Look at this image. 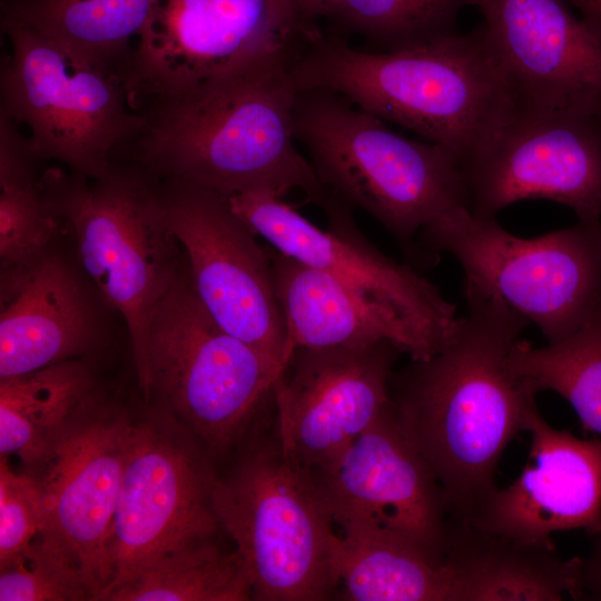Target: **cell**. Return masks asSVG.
Wrapping results in <instances>:
<instances>
[{"instance_id": "5b68a950", "label": "cell", "mask_w": 601, "mask_h": 601, "mask_svg": "<svg viewBox=\"0 0 601 601\" xmlns=\"http://www.w3.org/2000/svg\"><path fill=\"white\" fill-rule=\"evenodd\" d=\"M218 523L242 555L253 600L321 601L335 595L336 531L315 480L283 450L274 426L256 434L215 475Z\"/></svg>"}, {"instance_id": "d4e9b609", "label": "cell", "mask_w": 601, "mask_h": 601, "mask_svg": "<svg viewBox=\"0 0 601 601\" xmlns=\"http://www.w3.org/2000/svg\"><path fill=\"white\" fill-rule=\"evenodd\" d=\"M93 393L83 359L0 378L1 456L36 465Z\"/></svg>"}, {"instance_id": "ac0fdd59", "label": "cell", "mask_w": 601, "mask_h": 601, "mask_svg": "<svg viewBox=\"0 0 601 601\" xmlns=\"http://www.w3.org/2000/svg\"><path fill=\"white\" fill-rule=\"evenodd\" d=\"M516 106L601 119V33L565 0H477Z\"/></svg>"}, {"instance_id": "7a4b0ae2", "label": "cell", "mask_w": 601, "mask_h": 601, "mask_svg": "<svg viewBox=\"0 0 601 601\" xmlns=\"http://www.w3.org/2000/svg\"><path fill=\"white\" fill-rule=\"evenodd\" d=\"M463 294L469 309L456 336L432 356L394 370L390 394L452 518L470 522L496 489L501 456L526 430L536 393L510 366L530 322L495 296Z\"/></svg>"}, {"instance_id": "9c48e42d", "label": "cell", "mask_w": 601, "mask_h": 601, "mask_svg": "<svg viewBox=\"0 0 601 601\" xmlns=\"http://www.w3.org/2000/svg\"><path fill=\"white\" fill-rule=\"evenodd\" d=\"M1 26L11 53L1 68L0 112L27 127L40 160L59 161L87 178L106 175L144 125L124 82L73 65L30 28Z\"/></svg>"}, {"instance_id": "e0dca14e", "label": "cell", "mask_w": 601, "mask_h": 601, "mask_svg": "<svg viewBox=\"0 0 601 601\" xmlns=\"http://www.w3.org/2000/svg\"><path fill=\"white\" fill-rule=\"evenodd\" d=\"M312 475L336 533H388L444 556L450 505L393 404L333 465Z\"/></svg>"}, {"instance_id": "4fadbf2b", "label": "cell", "mask_w": 601, "mask_h": 601, "mask_svg": "<svg viewBox=\"0 0 601 601\" xmlns=\"http://www.w3.org/2000/svg\"><path fill=\"white\" fill-rule=\"evenodd\" d=\"M463 170L474 216L542 198L601 223L600 118L516 106Z\"/></svg>"}, {"instance_id": "ffe728a7", "label": "cell", "mask_w": 601, "mask_h": 601, "mask_svg": "<svg viewBox=\"0 0 601 601\" xmlns=\"http://www.w3.org/2000/svg\"><path fill=\"white\" fill-rule=\"evenodd\" d=\"M99 336L92 303L62 257L48 252L1 277L0 378L82 359Z\"/></svg>"}, {"instance_id": "cb8c5ba5", "label": "cell", "mask_w": 601, "mask_h": 601, "mask_svg": "<svg viewBox=\"0 0 601 601\" xmlns=\"http://www.w3.org/2000/svg\"><path fill=\"white\" fill-rule=\"evenodd\" d=\"M333 568L342 599L450 601L451 572L443 556L388 533H336Z\"/></svg>"}, {"instance_id": "8992f818", "label": "cell", "mask_w": 601, "mask_h": 601, "mask_svg": "<svg viewBox=\"0 0 601 601\" xmlns=\"http://www.w3.org/2000/svg\"><path fill=\"white\" fill-rule=\"evenodd\" d=\"M151 177L142 167L115 164L98 178L58 168L43 174L47 198L71 229L82 269L126 323L138 377L149 323L186 264L162 188Z\"/></svg>"}, {"instance_id": "5bb4252c", "label": "cell", "mask_w": 601, "mask_h": 601, "mask_svg": "<svg viewBox=\"0 0 601 601\" xmlns=\"http://www.w3.org/2000/svg\"><path fill=\"white\" fill-rule=\"evenodd\" d=\"M316 31L295 0H160L137 42L125 87L137 108Z\"/></svg>"}, {"instance_id": "d6986e66", "label": "cell", "mask_w": 601, "mask_h": 601, "mask_svg": "<svg viewBox=\"0 0 601 601\" xmlns=\"http://www.w3.org/2000/svg\"><path fill=\"white\" fill-rule=\"evenodd\" d=\"M530 460L508 487L495 489L467 523L522 543L555 549L552 534L601 535V437L582 440L550 426L538 411L526 423Z\"/></svg>"}, {"instance_id": "44dd1931", "label": "cell", "mask_w": 601, "mask_h": 601, "mask_svg": "<svg viewBox=\"0 0 601 601\" xmlns=\"http://www.w3.org/2000/svg\"><path fill=\"white\" fill-rule=\"evenodd\" d=\"M286 328L285 362L298 347H363L387 341L410 359L425 358L413 334L347 285L267 247Z\"/></svg>"}, {"instance_id": "ba28073f", "label": "cell", "mask_w": 601, "mask_h": 601, "mask_svg": "<svg viewBox=\"0 0 601 601\" xmlns=\"http://www.w3.org/2000/svg\"><path fill=\"white\" fill-rule=\"evenodd\" d=\"M423 259L453 256L463 289L495 296L541 331L548 344L581 327L601 305V223L519 237L495 218L452 209L417 236Z\"/></svg>"}, {"instance_id": "83f0119b", "label": "cell", "mask_w": 601, "mask_h": 601, "mask_svg": "<svg viewBox=\"0 0 601 601\" xmlns=\"http://www.w3.org/2000/svg\"><path fill=\"white\" fill-rule=\"evenodd\" d=\"M510 366L531 388L565 398L583 427L601 436V305L568 337L533 347L520 338Z\"/></svg>"}, {"instance_id": "2e32d148", "label": "cell", "mask_w": 601, "mask_h": 601, "mask_svg": "<svg viewBox=\"0 0 601 601\" xmlns=\"http://www.w3.org/2000/svg\"><path fill=\"white\" fill-rule=\"evenodd\" d=\"M132 426L125 411L93 393L28 469L40 487L45 530L76 558L92 600L112 580L108 545Z\"/></svg>"}, {"instance_id": "3957f363", "label": "cell", "mask_w": 601, "mask_h": 601, "mask_svg": "<svg viewBox=\"0 0 601 601\" xmlns=\"http://www.w3.org/2000/svg\"><path fill=\"white\" fill-rule=\"evenodd\" d=\"M299 89L335 91L378 118L452 150L462 166L516 107L483 23L392 51L318 31L294 66Z\"/></svg>"}, {"instance_id": "30bf717a", "label": "cell", "mask_w": 601, "mask_h": 601, "mask_svg": "<svg viewBox=\"0 0 601 601\" xmlns=\"http://www.w3.org/2000/svg\"><path fill=\"white\" fill-rule=\"evenodd\" d=\"M233 210L273 248L337 278L401 324L425 358L444 348L464 317L430 280L383 254L359 231L352 208L337 196L323 210L327 229L312 224L282 197L247 190L228 197Z\"/></svg>"}, {"instance_id": "8fae6325", "label": "cell", "mask_w": 601, "mask_h": 601, "mask_svg": "<svg viewBox=\"0 0 601 601\" xmlns=\"http://www.w3.org/2000/svg\"><path fill=\"white\" fill-rule=\"evenodd\" d=\"M207 454L162 413L134 423L108 545L111 583L155 555L221 531Z\"/></svg>"}, {"instance_id": "9a60e30c", "label": "cell", "mask_w": 601, "mask_h": 601, "mask_svg": "<svg viewBox=\"0 0 601 601\" xmlns=\"http://www.w3.org/2000/svg\"><path fill=\"white\" fill-rule=\"evenodd\" d=\"M400 354L387 341L295 348L273 386V426L286 454L312 474L333 465L392 406Z\"/></svg>"}, {"instance_id": "52a82bcc", "label": "cell", "mask_w": 601, "mask_h": 601, "mask_svg": "<svg viewBox=\"0 0 601 601\" xmlns=\"http://www.w3.org/2000/svg\"><path fill=\"white\" fill-rule=\"evenodd\" d=\"M283 367L211 317L186 263L149 323L138 383L148 404L221 454L269 403Z\"/></svg>"}, {"instance_id": "484cf974", "label": "cell", "mask_w": 601, "mask_h": 601, "mask_svg": "<svg viewBox=\"0 0 601 601\" xmlns=\"http://www.w3.org/2000/svg\"><path fill=\"white\" fill-rule=\"evenodd\" d=\"M102 601L253 600L249 574L239 552L217 536L155 555L115 580Z\"/></svg>"}, {"instance_id": "603a6c76", "label": "cell", "mask_w": 601, "mask_h": 601, "mask_svg": "<svg viewBox=\"0 0 601 601\" xmlns=\"http://www.w3.org/2000/svg\"><path fill=\"white\" fill-rule=\"evenodd\" d=\"M160 0H1V21L53 42L76 66L122 82ZM125 85V83H124Z\"/></svg>"}, {"instance_id": "7402d4cb", "label": "cell", "mask_w": 601, "mask_h": 601, "mask_svg": "<svg viewBox=\"0 0 601 601\" xmlns=\"http://www.w3.org/2000/svg\"><path fill=\"white\" fill-rule=\"evenodd\" d=\"M451 572L450 601L575 600L581 558L522 543L452 518L444 554Z\"/></svg>"}, {"instance_id": "1f68e13d", "label": "cell", "mask_w": 601, "mask_h": 601, "mask_svg": "<svg viewBox=\"0 0 601 601\" xmlns=\"http://www.w3.org/2000/svg\"><path fill=\"white\" fill-rule=\"evenodd\" d=\"M339 0H295L300 16L311 23L325 18Z\"/></svg>"}, {"instance_id": "7c38bea8", "label": "cell", "mask_w": 601, "mask_h": 601, "mask_svg": "<svg viewBox=\"0 0 601 601\" xmlns=\"http://www.w3.org/2000/svg\"><path fill=\"white\" fill-rule=\"evenodd\" d=\"M165 183L167 221L199 300L225 331L285 365L286 328L267 247L228 197L185 181Z\"/></svg>"}, {"instance_id": "4dcf8cb0", "label": "cell", "mask_w": 601, "mask_h": 601, "mask_svg": "<svg viewBox=\"0 0 601 601\" xmlns=\"http://www.w3.org/2000/svg\"><path fill=\"white\" fill-rule=\"evenodd\" d=\"M0 460V565L20 555L45 529L39 484L30 472H14Z\"/></svg>"}, {"instance_id": "277c9868", "label": "cell", "mask_w": 601, "mask_h": 601, "mask_svg": "<svg viewBox=\"0 0 601 601\" xmlns=\"http://www.w3.org/2000/svg\"><path fill=\"white\" fill-rule=\"evenodd\" d=\"M294 135L323 185L375 218L412 260L420 231L469 206L460 158L449 148L393 131L383 119L324 88L299 89Z\"/></svg>"}, {"instance_id": "f1b7e54d", "label": "cell", "mask_w": 601, "mask_h": 601, "mask_svg": "<svg viewBox=\"0 0 601 601\" xmlns=\"http://www.w3.org/2000/svg\"><path fill=\"white\" fill-rule=\"evenodd\" d=\"M477 0H339L324 19L335 33L392 51L456 32L462 9Z\"/></svg>"}, {"instance_id": "4316f807", "label": "cell", "mask_w": 601, "mask_h": 601, "mask_svg": "<svg viewBox=\"0 0 601 601\" xmlns=\"http://www.w3.org/2000/svg\"><path fill=\"white\" fill-rule=\"evenodd\" d=\"M40 159L19 126L0 112L1 277L21 272L49 252L61 224L37 175Z\"/></svg>"}, {"instance_id": "d6a6232c", "label": "cell", "mask_w": 601, "mask_h": 601, "mask_svg": "<svg viewBox=\"0 0 601 601\" xmlns=\"http://www.w3.org/2000/svg\"><path fill=\"white\" fill-rule=\"evenodd\" d=\"M579 11V16L601 33V0H565Z\"/></svg>"}, {"instance_id": "f546056e", "label": "cell", "mask_w": 601, "mask_h": 601, "mask_svg": "<svg viewBox=\"0 0 601 601\" xmlns=\"http://www.w3.org/2000/svg\"><path fill=\"white\" fill-rule=\"evenodd\" d=\"M92 600L72 553L42 530L17 558L0 565V601Z\"/></svg>"}, {"instance_id": "6da1fadb", "label": "cell", "mask_w": 601, "mask_h": 601, "mask_svg": "<svg viewBox=\"0 0 601 601\" xmlns=\"http://www.w3.org/2000/svg\"><path fill=\"white\" fill-rule=\"evenodd\" d=\"M307 41L258 52L178 91L141 102L144 125L124 147L165 180L226 197L299 190L324 209L334 194L298 151L294 66Z\"/></svg>"}]
</instances>
